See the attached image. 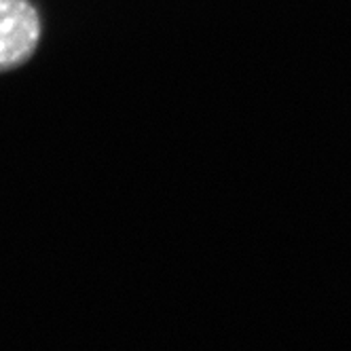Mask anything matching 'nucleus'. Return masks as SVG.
I'll return each mask as SVG.
<instances>
[{"label": "nucleus", "instance_id": "obj_1", "mask_svg": "<svg viewBox=\"0 0 351 351\" xmlns=\"http://www.w3.org/2000/svg\"><path fill=\"white\" fill-rule=\"evenodd\" d=\"M40 40V19L28 0H0V72L26 64Z\"/></svg>", "mask_w": 351, "mask_h": 351}]
</instances>
